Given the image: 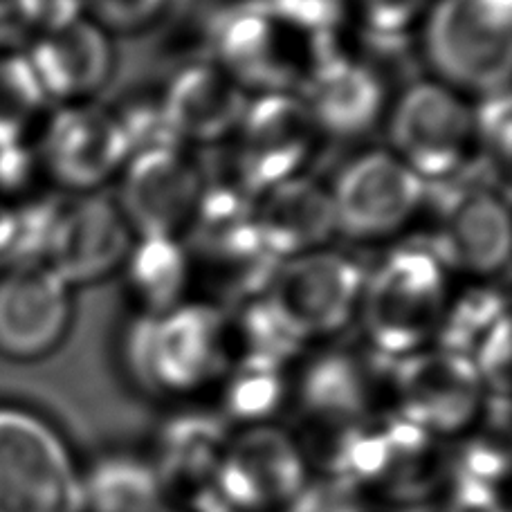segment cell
<instances>
[{"label": "cell", "instance_id": "10", "mask_svg": "<svg viewBox=\"0 0 512 512\" xmlns=\"http://www.w3.org/2000/svg\"><path fill=\"white\" fill-rule=\"evenodd\" d=\"M313 465L299 436L274 423L234 429L214 477L225 512H288L308 488Z\"/></svg>", "mask_w": 512, "mask_h": 512}, {"label": "cell", "instance_id": "13", "mask_svg": "<svg viewBox=\"0 0 512 512\" xmlns=\"http://www.w3.org/2000/svg\"><path fill=\"white\" fill-rule=\"evenodd\" d=\"M43 176L70 194H95L120 178L131 144L120 115L95 102L50 111L34 142Z\"/></svg>", "mask_w": 512, "mask_h": 512}, {"label": "cell", "instance_id": "18", "mask_svg": "<svg viewBox=\"0 0 512 512\" xmlns=\"http://www.w3.org/2000/svg\"><path fill=\"white\" fill-rule=\"evenodd\" d=\"M135 234L128 227L117 200L81 194L63 203L54 223L45 265L75 290L93 286L122 270Z\"/></svg>", "mask_w": 512, "mask_h": 512}, {"label": "cell", "instance_id": "23", "mask_svg": "<svg viewBox=\"0 0 512 512\" xmlns=\"http://www.w3.org/2000/svg\"><path fill=\"white\" fill-rule=\"evenodd\" d=\"M122 270L137 315H162L191 299L194 279L180 239L140 236L128 250Z\"/></svg>", "mask_w": 512, "mask_h": 512}, {"label": "cell", "instance_id": "4", "mask_svg": "<svg viewBox=\"0 0 512 512\" xmlns=\"http://www.w3.org/2000/svg\"><path fill=\"white\" fill-rule=\"evenodd\" d=\"M420 36L434 79L465 97L508 90L512 0H434Z\"/></svg>", "mask_w": 512, "mask_h": 512}, {"label": "cell", "instance_id": "22", "mask_svg": "<svg viewBox=\"0 0 512 512\" xmlns=\"http://www.w3.org/2000/svg\"><path fill=\"white\" fill-rule=\"evenodd\" d=\"M256 225L279 261L326 250L337 236L331 189L299 176L256 196Z\"/></svg>", "mask_w": 512, "mask_h": 512}, {"label": "cell", "instance_id": "21", "mask_svg": "<svg viewBox=\"0 0 512 512\" xmlns=\"http://www.w3.org/2000/svg\"><path fill=\"white\" fill-rule=\"evenodd\" d=\"M299 95L322 135L337 140L371 133L389 111L382 77L371 63L351 57L337 43L317 63Z\"/></svg>", "mask_w": 512, "mask_h": 512}, {"label": "cell", "instance_id": "35", "mask_svg": "<svg viewBox=\"0 0 512 512\" xmlns=\"http://www.w3.org/2000/svg\"><path fill=\"white\" fill-rule=\"evenodd\" d=\"M18 241V207L16 200L0 198V261L12 263Z\"/></svg>", "mask_w": 512, "mask_h": 512}, {"label": "cell", "instance_id": "6", "mask_svg": "<svg viewBox=\"0 0 512 512\" xmlns=\"http://www.w3.org/2000/svg\"><path fill=\"white\" fill-rule=\"evenodd\" d=\"M389 151L425 180L445 185L477 162L474 104L438 79L409 84L384 115Z\"/></svg>", "mask_w": 512, "mask_h": 512}, {"label": "cell", "instance_id": "24", "mask_svg": "<svg viewBox=\"0 0 512 512\" xmlns=\"http://www.w3.org/2000/svg\"><path fill=\"white\" fill-rule=\"evenodd\" d=\"M84 512H176L151 463L111 456L86 470Z\"/></svg>", "mask_w": 512, "mask_h": 512}, {"label": "cell", "instance_id": "19", "mask_svg": "<svg viewBox=\"0 0 512 512\" xmlns=\"http://www.w3.org/2000/svg\"><path fill=\"white\" fill-rule=\"evenodd\" d=\"M25 57L52 106L93 102L113 79L117 61L113 34L86 14L45 27Z\"/></svg>", "mask_w": 512, "mask_h": 512}, {"label": "cell", "instance_id": "33", "mask_svg": "<svg viewBox=\"0 0 512 512\" xmlns=\"http://www.w3.org/2000/svg\"><path fill=\"white\" fill-rule=\"evenodd\" d=\"M36 32V0H0V54L25 52Z\"/></svg>", "mask_w": 512, "mask_h": 512}, {"label": "cell", "instance_id": "20", "mask_svg": "<svg viewBox=\"0 0 512 512\" xmlns=\"http://www.w3.org/2000/svg\"><path fill=\"white\" fill-rule=\"evenodd\" d=\"M252 95L214 59L182 66L160 95V106L173 137L187 146L232 142Z\"/></svg>", "mask_w": 512, "mask_h": 512}, {"label": "cell", "instance_id": "15", "mask_svg": "<svg viewBox=\"0 0 512 512\" xmlns=\"http://www.w3.org/2000/svg\"><path fill=\"white\" fill-rule=\"evenodd\" d=\"M389 364L384 358L371 364L369 353L349 351H326L310 360L290 387L310 432L333 436L337 443L351 429L380 416L376 402L382 391L387 393Z\"/></svg>", "mask_w": 512, "mask_h": 512}, {"label": "cell", "instance_id": "31", "mask_svg": "<svg viewBox=\"0 0 512 512\" xmlns=\"http://www.w3.org/2000/svg\"><path fill=\"white\" fill-rule=\"evenodd\" d=\"M171 0H81L84 14L108 34L146 30L164 14Z\"/></svg>", "mask_w": 512, "mask_h": 512}, {"label": "cell", "instance_id": "26", "mask_svg": "<svg viewBox=\"0 0 512 512\" xmlns=\"http://www.w3.org/2000/svg\"><path fill=\"white\" fill-rule=\"evenodd\" d=\"M50 111L25 52L0 54V146L34 144Z\"/></svg>", "mask_w": 512, "mask_h": 512}, {"label": "cell", "instance_id": "1", "mask_svg": "<svg viewBox=\"0 0 512 512\" xmlns=\"http://www.w3.org/2000/svg\"><path fill=\"white\" fill-rule=\"evenodd\" d=\"M122 358L137 389L189 402L218 387L234 362L225 308L189 299L162 315H137L124 335Z\"/></svg>", "mask_w": 512, "mask_h": 512}, {"label": "cell", "instance_id": "25", "mask_svg": "<svg viewBox=\"0 0 512 512\" xmlns=\"http://www.w3.org/2000/svg\"><path fill=\"white\" fill-rule=\"evenodd\" d=\"M290 387L288 364L239 358L230 364L216 387L223 402L218 414L239 427L272 423L283 402L290 398Z\"/></svg>", "mask_w": 512, "mask_h": 512}, {"label": "cell", "instance_id": "8", "mask_svg": "<svg viewBox=\"0 0 512 512\" xmlns=\"http://www.w3.org/2000/svg\"><path fill=\"white\" fill-rule=\"evenodd\" d=\"M391 414L441 441L465 436L486 416L488 391L468 355L429 346L389 364Z\"/></svg>", "mask_w": 512, "mask_h": 512}, {"label": "cell", "instance_id": "7", "mask_svg": "<svg viewBox=\"0 0 512 512\" xmlns=\"http://www.w3.org/2000/svg\"><path fill=\"white\" fill-rule=\"evenodd\" d=\"M335 39H315L295 30L259 3L227 12L214 30V61L254 95L301 93Z\"/></svg>", "mask_w": 512, "mask_h": 512}, {"label": "cell", "instance_id": "11", "mask_svg": "<svg viewBox=\"0 0 512 512\" xmlns=\"http://www.w3.org/2000/svg\"><path fill=\"white\" fill-rule=\"evenodd\" d=\"M322 137L301 95H254L232 137V180L259 196L306 176Z\"/></svg>", "mask_w": 512, "mask_h": 512}, {"label": "cell", "instance_id": "17", "mask_svg": "<svg viewBox=\"0 0 512 512\" xmlns=\"http://www.w3.org/2000/svg\"><path fill=\"white\" fill-rule=\"evenodd\" d=\"M510 209L499 187L470 185L452 189L443 200L434 250L452 274L461 272L472 281H490L510 261Z\"/></svg>", "mask_w": 512, "mask_h": 512}, {"label": "cell", "instance_id": "3", "mask_svg": "<svg viewBox=\"0 0 512 512\" xmlns=\"http://www.w3.org/2000/svg\"><path fill=\"white\" fill-rule=\"evenodd\" d=\"M452 288V272L427 245L389 252L364 274L355 319L367 349L393 362L434 346Z\"/></svg>", "mask_w": 512, "mask_h": 512}, {"label": "cell", "instance_id": "30", "mask_svg": "<svg viewBox=\"0 0 512 512\" xmlns=\"http://www.w3.org/2000/svg\"><path fill=\"white\" fill-rule=\"evenodd\" d=\"M281 21L315 39H335L351 21V0H263Z\"/></svg>", "mask_w": 512, "mask_h": 512}, {"label": "cell", "instance_id": "2", "mask_svg": "<svg viewBox=\"0 0 512 512\" xmlns=\"http://www.w3.org/2000/svg\"><path fill=\"white\" fill-rule=\"evenodd\" d=\"M256 196L239 182H209L198 212L182 236L194 288L205 301L230 308L268 290L279 259L261 239L254 214Z\"/></svg>", "mask_w": 512, "mask_h": 512}, {"label": "cell", "instance_id": "16", "mask_svg": "<svg viewBox=\"0 0 512 512\" xmlns=\"http://www.w3.org/2000/svg\"><path fill=\"white\" fill-rule=\"evenodd\" d=\"M72 324V288L45 263H14L0 270V358L36 362L66 340Z\"/></svg>", "mask_w": 512, "mask_h": 512}, {"label": "cell", "instance_id": "14", "mask_svg": "<svg viewBox=\"0 0 512 512\" xmlns=\"http://www.w3.org/2000/svg\"><path fill=\"white\" fill-rule=\"evenodd\" d=\"M120 182L117 205L135 239H182L205 194L207 173L187 149L167 146L133 153Z\"/></svg>", "mask_w": 512, "mask_h": 512}, {"label": "cell", "instance_id": "32", "mask_svg": "<svg viewBox=\"0 0 512 512\" xmlns=\"http://www.w3.org/2000/svg\"><path fill=\"white\" fill-rule=\"evenodd\" d=\"M470 360L479 371V378L490 398H508L510 384V317L492 328L474 346Z\"/></svg>", "mask_w": 512, "mask_h": 512}, {"label": "cell", "instance_id": "5", "mask_svg": "<svg viewBox=\"0 0 512 512\" xmlns=\"http://www.w3.org/2000/svg\"><path fill=\"white\" fill-rule=\"evenodd\" d=\"M84 479V465L50 418L0 402V512H84Z\"/></svg>", "mask_w": 512, "mask_h": 512}, {"label": "cell", "instance_id": "28", "mask_svg": "<svg viewBox=\"0 0 512 512\" xmlns=\"http://www.w3.org/2000/svg\"><path fill=\"white\" fill-rule=\"evenodd\" d=\"M434 0H351V21L367 39L400 43L420 30Z\"/></svg>", "mask_w": 512, "mask_h": 512}, {"label": "cell", "instance_id": "12", "mask_svg": "<svg viewBox=\"0 0 512 512\" xmlns=\"http://www.w3.org/2000/svg\"><path fill=\"white\" fill-rule=\"evenodd\" d=\"M331 189L337 236L358 243H382L400 236L423 214L429 185L389 149L353 158Z\"/></svg>", "mask_w": 512, "mask_h": 512}, {"label": "cell", "instance_id": "34", "mask_svg": "<svg viewBox=\"0 0 512 512\" xmlns=\"http://www.w3.org/2000/svg\"><path fill=\"white\" fill-rule=\"evenodd\" d=\"M441 512H508V508L495 490L452 486Z\"/></svg>", "mask_w": 512, "mask_h": 512}, {"label": "cell", "instance_id": "9", "mask_svg": "<svg viewBox=\"0 0 512 512\" xmlns=\"http://www.w3.org/2000/svg\"><path fill=\"white\" fill-rule=\"evenodd\" d=\"M364 272L331 248L279 261L265 301L301 349L340 335L355 317Z\"/></svg>", "mask_w": 512, "mask_h": 512}, {"label": "cell", "instance_id": "27", "mask_svg": "<svg viewBox=\"0 0 512 512\" xmlns=\"http://www.w3.org/2000/svg\"><path fill=\"white\" fill-rule=\"evenodd\" d=\"M506 317L508 301L488 281H470L461 290L452 288L434 346L470 358L474 346Z\"/></svg>", "mask_w": 512, "mask_h": 512}, {"label": "cell", "instance_id": "29", "mask_svg": "<svg viewBox=\"0 0 512 512\" xmlns=\"http://www.w3.org/2000/svg\"><path fill=\"white\" fill-rule=\"evenodd\" d=\"M510 95L497 93L481 97L474 104V122H477V160L486 164L497 176L508 178L510 169Z\"/></svg>", "mask_w": 512, "mask_h": 512}]
</instances>
